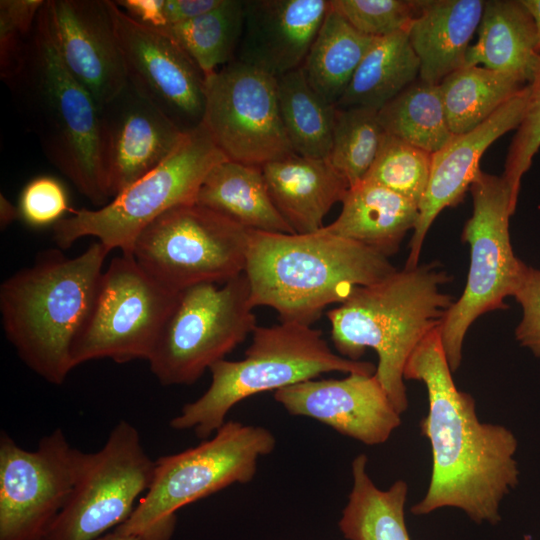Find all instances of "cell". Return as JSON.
<instances>
[{
	"label": "cell",
	"instance_id": "d6a6232c",
	"mask_svg": "<svg viewBox=\"0 0 540 540\" xmlns=\"http://www.w3.org/2000/svg\"><path fill=\"white\" fill-rule=\"evenodd\" d=\"M243 23L244 1L223 0L213 10L169 26L164 32L178 43L206 77L233 61Z\"/></svg>",
	"mask_w": 540,
	"mask_h": 540
},
{
	"label": "cell",
	"instance_id": "bcb514c9",
	"mask_svg": "<svg viewBox=\"0 0 540 540\" xmlns=\"http://www.w3.org/2000/svg\"><path fill=\"white\" fill-rule=\"evenodd\" d=\"M38 540H47V538H46V537H43V538H40V539H38Z\"/></svg>",
	"mask_w": 540,
	"mask_h": 540
},
{
	"label": "cell",
	"instance_id": "74e56055",
	"mask_svg": "<svg viewBox=\"0 0 540 540\" xmlns=\"http://www.w3.org/2000/svg\"><path fill=\"white\" fill-rule=\"evenodd\" d=\"M44 0L0 1V76L6 82L18 68Z\"/></svg>",
	"mask_w": 540,
	"mask_h": 540
},
{
	"label": "cell",
	"instance_id": "5bb4252c",
	"mask_svg": "<svg viewBox=\"0 0 540 540\" xmlns=\"http://www.w3.org/2000/svg\"><path fill=\"white\" fill-rule=\"evenodd\" d=\"M201 124L228 160L263 166L294 154L280 117L276 78L233 60L205 77Z\"/></svg>",
	"mask_w": 540,
	"mask_h": 540
},
{
	"label": "cell",
	"instance_id": "44dd1931",
	"mask_svg": "<svg viewBox=\"0 0 540 540\" xmlns=\"http://www.w3.org/2000/svg\"><path fill=\"white\" fill-rule=\"evenodd\" d=\"M330 0H246L238 61L277 78L302 67Z\"/></svg>",
	"mask_w": 540,
	"mask_h": 540
},
{
	"label": "cell",
	"instance_id": "d590c367",
	"mask_svg": "<svg viewBox=\"0 0 540 540\" xmlns=\"http://www.w3.org/2000/svg\"><path fill=\"white\" fill-rule=\"evenodd\" d=\"M331 8L360 33L381 38L407 30L418 0H330Z\"/></svg>",
	"mask_w": 540,
	"mask_h": 540
},
{
	"label": "cell",
	"instance_id": "603a6c76",
	"mask_svg": "<svg viewBox=\"0 0 540 540\" xmlns=\"http://www.w3.org/2000/svg\"><path fill=\"white\" fill-rule=\"evenodd\" d=\"M482 0H418L407 28L410 45L420 62L419 78L440 82L464 66L469 42L479 27Z\"/></svg>",
	"mask_w": 540,
	"mask_h": 540
},
{
	"label": "cell",
	"instance_id": "9a60e30c",
	"mask_svg": "<svg viewBox=\"0 0 540 540\" xmlns=\"http://www.w3.org/2000/svg\"><path fill=\"white\" fill-rule=\"evenodd\" d=\"M87 453L72 447L61 429L36 450L0 436V540H38L68 501Z\"/></svg>",
	"mask_w": 540,
	"mask_h": 540
},
{
	"label": "cell",
	"instance_id": "f35d334b",
	"mask_svg": "<svg viewBox=\"0 0 540 540\" xmlns=\"http://www.w3.org/2000/svg\"><path fill=\"white\" fill-rule=\"evenodd\" d=\"M18 208L26 224L36 228L54 226L69 210L68 196L57 179L40 176L23 188Z\"/></svg>",
	"mask_w": 540,
	"mask_h": 540
},
{
	"label": "cell",
	"instance_id": "cb8c5ba5",
	"mask_svg": "<svg viewBox=\"0 0 540 540\" xmlns=\"http://www.w3.org/2000/svg\"><path fill=\"white\" fill-rule=\"evenodd\" d=\"M342 210L324 233L358 242L389 258L419 217V204L381 185L362 180L350 187Z\"/></svg>",
	"mask_w": 540,
	"mask_h": 540
},
{
	"label": "cell",
	"instance_id": "b9f144b4",
	"mask_svg": "<svg viewBox=\"0 0 540 540\" xmlns=\"http://www.w3.org/2000/svg\"><path fill=\"white\" fill-rule=\"evenodd\" d=\"M223 0H164L163 12L167 27L181 24L201 16Z\"/></svg>",
	"mask_w": 540,
	"mask_h": 540
},
{
	"label": "cell",
	"instance_id": "4316f807",
	"mask_svg": "<svg viewBox=\"0 0 540 540\" xmlns=\"http://www.w3.org/2000/svg\"><path fill=\"white\" fill-rule=\"evenodd\" d=\"M368 458L359 454L352 461L353 486L342 510L338 527L347 540H411L405 522L408 485L395 481L379 489L367 473Z\"/></svg>",
	"mask_w": 540,
	"mask_h": 540
},
{
	"label": "cell",
	"instance_id": "e575fe53",
	"mask_svg": "<svg viewBox=\"0 0 540 540\" xmlns=\"http://www.w3.org/2000/svg\"><path fill=\"white\" fill-rule=\"evenodd\" d=\"M431 163V153L386 133L363 180L420 204L428 185Z\"/></svg>",
	"mask_w": 540,
	"mask_h": 540
},
{
	"label": "cell",
	"instance_id": "8fae6325",
	"mask_svg": "<svg viewBox=\"0 0 540 540\" xmlns=\"http://www.w3.org/2000/svg\"><path fill=\"white\" fill-rule=\"evenodd\" d=\"M250 230L192 203L150 223L129 254L164 287L180 292L202 283H225L244 273Z\"/></svg>",
	"mask_w": 540,
	"mask_h": 540
},
{
	"label": "cell",
	"instance_id": "4dcf8cb0",
	"mask_svg": "<svg viewBox=\"0 0 540 540\" xmlns=\"http://www.w3.org/2000/svg\"><path fill=\"white\" fill-rule=\"evenodd\" d=\"M276 84L280 117L293 151L327 158L336 106L310 86L302 67L277 77Z\"/></svg>",
	"mask_w": 540,
	"mask_h": 540
},
{
	"label": "cell",
	"instance_id": "7a4b0ae2",
	"mask_svg": "<svg viewBox=\"0 0 540 540\" xmlns=\"http://www.w3.org/2000/svg\"><path fill=\"white\" fill-rule=\"evenodd\" d=\"M45 3L20 64L5 83L47 160L100 208L111 200L100 108L62 62L51 36Z\"/></svg>",
	"mask_w": 540,
	"mask_h": 540
},
{
	"label": "cell",
	"instance_id": "d6986e66",
	"mask_svg": "<svg viewBox=\"0 0 540 540\" xmlns=\"http://www.w3.org/2000/svg\"><path fill=\"white\" fill-rule=\"evenodd\" d=\"M274 399L292 416L315 419L371 446L386 442L401 424L375 374L310 379L275 391Z\"/></svg>",
	"mask_w": 540,
	"mask_h": 540
},
{
	"label": "cell",
	"instance_id": "836d02e7",
	"mask_svg": "<svg viewBox=\"0 0 540 540\" xmlns=\"http://www.w3.org/2000/svg\"><path fill=\"white\" fill-rule=\"evenodd\" d=\"M378 111L366 107H336L327 159L352 187L361 182L385 136Z\"/></svg>",
	"mask_w": 540,
	"mask_h": 540
},
{
	"label": "cell",
	"instance_id": "83f0119b",
	"mask_svg": "<svg viewBox=\"0 0 540 540\" xmlns=\"http://www.w3.org/2000/svg\"><path fill=\"white\" fill-rule=\"evenodd\" d=\"M420 62L407 30L375 38L336 107L379 111L419 78Z\"/></svg>",
	"mask_w": 540,
	"mask_h": 540
},
{
	"label": "cell",
	"instance_id": "52a82bcc",
	"mask_svg": "<svg viewBox=\"0 0 540 540\" xmlns=\"http://www.w3.org/2000/svg\"><path fill=\"white\" fill-rule=\"evenodd\" d=\"M276 438L265 427L225 422L212 437L155 461L152 482L130 517L114 531L137 540H170L182 507L233 484L253 480Z\"/></svg>",
	"mask_w": 540,
	"mask_h": 540
},
{
	"label": "cell",
	"instance_id": "277c9868",
	"mask_svg": "<svg viewBox=\"0 0 540 540\" xmlns=\"http://www.w3.org/2000/svg\"><path fill=\"white\" fill-rule=\"evenodd\" d=\"M109 250L93 242L76 257L53 250L0 286L1 323L20 359L37 375L62 384L72 350L93 307Z\"/></svg>",
	"mask_w": 540,
	"mask_h": 540
},
{
	"label": "cell",
	"instance_id": "5b68a950",
	"mask_svg": "<svg viewBox=\"0 0 540 540\" xmlns=\"http://www.w3.org/2000/svg\"><path fill=\"white\" fill-rule=\"evenodd\" d=\"M450 279L432 264L404 267L356 288L326 313L332 342L342 357L359 361L368 348L377 353L375 375L400 414L408 408L406 363L420 342L441 327L454 303L441 290Z\"/></svg>",
	"mask_w": 540,
	"mask_h": 540
},
{
	"label": "cell",
	"instance_id": "6da1fadb",
	"mask_svg": "<svg viewBox=\"0 0 540 540\" xmlns=\"http://www.w3.org/2000/svg\"><path fill=\"white\" fill-rule=\"evenodd\" d=\"M404 379L420 381L427 389L428 413L420 429L432 450L430 484L411 513L422 516L453 507L476 524L496 525L501 501L519 482L515 435L503 425L478 419L474 398L453 381L440 328L412 352Z\"/></svg>",
	"mask_w": 540,
	"mask_h": 540
},
{
	"label": "cell",
	"instance_id": "484cf974",
	"mask_svg": "<svg viewBox=\"0 0 540 540\" xmlns=\"http://www.w3.org/2000/svg\"><path fill=\"white\" fill-rule=\"evenodd\" d=\"M196 203L255 231L295 234L275 207L261 166L225 160L206 176Z\"/></svg>",
	"mask_w": 540,
	"mask_h": 540
},
{
	"label": "cell",
	"instance_id": "8992f818",
	"mask_svg": "<svg viewBox=\"0 0 540 540\" xmlns=\"http://www.w3.org/2000/svg\"><path fill=\"white\" fill-rule=\"evenodd\" d=\"M209 371L208 389L185 404L170 421L173 429H193L202 440L210 438L225 423L226 415L236 404L252 395L275 392L328 372L372 375L376 366L334 353L319 329L280 321L255 328L243 359L220 360Z\"/></svg>",
	"mask_w": 540,
	"mask_h": 540
},
{
	"label": "cell",
	"instance_id": "ffe728a7",
	"mask_svg": "<svg viewBox=\"0 0 540 540\" xmlns=\"http://www.w3.org/2000/svg\"><path fill=\"white\" fill-rule=\"evenodd\" d=\"M529 96L526 85L475 129L453 135L432 154L430 177L419 204V217L409 242L405 268L418 266L426 234L435 218L447 207L460 203L480 170L479 161L499 137L520 125Z\"/></svg>",
	"mask_w": 540,
	"mask_h": 540
},
{
	"label": "cell",
	"instance_id": "7402d4cb",
	"mask_svg": "<svg viewBox=\"0 0 540 540\" xmlns=\"http://www.w3.org/2000/svg\"><path fill=\"white\" fill-rule=\"evenodd\" d=\"M269 195L295 234L321 230L332 206L350 188L327 158L296 153L262 166Z\"/></svg>",
	"mask_w": 540,
	"mask_h": 540
},
{
	"label": "cell",
	"instance_id": "7bdbcfd3",
	"mask_svg": "<svg viewBox=\"0 0 540 540\" xmlns=\"http://www.w3.org/2000/svg\"><path fill=\"white\" fill-rule=\"evenodd\" d=\"M20 217L19 208L14 206L2 193L0 195V227L5 229Z\"/></svg>",
	"mask_w": 540,
	"mask_h": 540
},
{
	"label": "cell",
	"instance_id": "ac0fdd59",
	"mask_svg": "<svg viewBox=\"0 0 540 540\" xmlns=\"http://www.w3.org/2000/svg\"><path fill=\"white\" fill-rule=\"evenodd\" d=\"M100 114L111 200L165 160L186 133L130 82Z\"/></svg>",
	"mask_w": 540,
	"mask_h": 540
},
{
	"label": "cell",
	"instance_id": "ee69618b",
	"mask_svg": "<svg viewBox=\"0 0 540 540\" xmlns=\"http://www.w3.org/2000/svg\"><path fill=\"white\" fill-rule=\"evenodd\" d=\"M522 2L534 18L537 28L538 48L540 50V0H522Z\"/></svg>",
	"mask_w": 540,
	"mask_h": 540
},
{
	"label": "cell",
	"instance_id": "1f68e13d",
	"mask_svg": "<svg viewBox=\"0 0 540 540\" xmlns=\"http://www.w3.org/2000/svg\"><path fill=\"white\" fill-rule=\"evenodd\" d=\"M378 118L385 133L431 154L453 137L439 85L420 78L385 104Z\"/></svg>",
	"mask_w": 540,
	"mask_h": 540
},
{
	"label": "cell",
	"instance_id": "d4e9b609",
	"mask_svg": "<svg viewBox=\"0 0 540 540\" xmlns=\"http://www.w3.org/2000/svg\"><path fill=\"white\" fill-rule=\"evenodd\" d=\"M477 42L469 46L464 66H478L518 76L529 84L539 62L537 28L522 0L484 2Z\"/></svg>",
	"mask_w": 540,
	"mask_h": 540
},
{
	"label": "cell",
	"instance_id": "f1b7e54d",
	"mask_svg": "<svg viewBox=\"0 0 540 540\" xmlns=\"http://www.w3.org/2000/svg\"><path fill=\"white\" fill-rule=\"evenodd\" d=\"M374 40L330 7L302 65L310 86L336 106Z\"/></svg>",
	"mask_w": 540,
	"mask_h": 540
},
{
	"label": "cell",
	"instance_id": "3957f363",
	"mask_svg": "<svg viewBox=\"0 0 540 540\" xmlns=\"http://www.w3.org/2000/svg\"><path fill=\"white\" fill-rule=\"evenodd\" d=\"M389 258L350 239L250 230L244 273L255 308L275 310L281 322L311 326L333 303L396 271Z\"/></svg>",
	"mask_w": 540,
	"mask_h": 540
},
{
	"label": "cell",
	"instance_id": "ab89813d",
	"mask_svg": "<svg viewBox=\"0 0 540 540\" xmlns=\"http://www.w3.org/2000/svg\"><path fill=\"white\" fill-rule=\"evenodd\" d=\"M513 297L523 311L515 337L521 346L540 358V269L527 266Z\"/></svg>",
	"mask_w": 540,
	"mask_h": 540
},
{
	"label": "cell",
	"instance_id": "60d3db41",
	"mask_svg": "<svg viewBox=\"0 0 540 540\" xmlns=\"http://www.w3.org/2000/svg\"><path fill=\"white\" fill-rule=\"evenodd\" d=\"M116 4L135 21L150 28L164 31V0H117Z\"/></svg>",
	"mask_w": 540,
	"mask_h": 540
},
{
	"label": "cell",
	"instance_id": "ba28073f",
	"mask_svg": "<svg viewBox=\"0 0 540 540\" xmlns=\"http://www.w3.org/2000/svg\"><path fill=\"white\" fill-rule=\"evenodd\" d=\"M228 160L200 123L157 167L98 209L82 208L58 221L53 240L62 249L95 237L110 252L129 254L138 235L165 212L196 203L208 173Z\"/></svg>",
	"mask_w": 540,
	"mask_h": 540
},
{
	"label": "cell",
	"instance_id": "30bf717a",
	"mask_svg": "<svg viewBox=\"0 0 540 540\" xmlns=\"http://www.w3.org/2000/svg\"><path fill=\"white\" fill-rule=\"evenodd\" d=\"M242 273L218 287L202 283L179 292L153 351L150 370L165 386L191 385L258 326Z\"/></svg>",
	"mask_w": 540,
	"mask_h": 540
},
{
	"label": "cell",
	"instance_id": "f546056e",
	"mask_svg": "<svg viewBox=\"0 0 540 540\" xmlns=\"http://www.w3.org/2000/svg\"><path fill=\"white\" fill-rule=\"evenodd\" d=\"M528 85L516 75L483 66H463L439 84L453 135L475 129Z\"/></svg>",
	"mask_w": 540,
	"mask_h": 540
},
{
	"label": "cell",
	"instance_id": "8d00e7d4",
	"mask_svg": "<svg viewBox=\"0 0 540 540\" xmlns=\"http://www.w3.org/2000/svg\"><path fill=\"white\" fill-rule=\"evenodd\" d=\"M528 86L529 96L525 113L509 147L502 175L511 188L512 199L516 205L521 179L540 148V56Z\"/></svg>",
	"mask_w": 540,
	"mask_h": 540
},
{
	"label": "cell",
	"instance_id": "e0dca14e",
	"mask_svg": "<svg viewBox=\"0 0 540 540\" xmlns=\"http://www.w3.org/2000/svg\"><path fill=\"white\" fill-rule=\"evenodd\" d=\"M45 8L62 62L102 107L128 83L108 0H46Z\"/></svg>",
	"mask_w": 540,
	"mask_h": 540
},
{
	"label": "cell",
	"instance_id": "2e32d148",
	"mask_svg": "<svg viewBox=\"0 0 540 540\" xmlns=\"http://www.w3.org/2000/svg\"><path fill=\"white\" fill-rule=\"evenodd\" d=\"M128 82L183 131L198 126L205 105V77L166 32L140 24L108 0Z\"/></svg>",
	"mask_w": 540,
	"mask_h": 540
},
{
	"label": "cell",
	"instance_id": "7c38bea8",
	"mask_svg": "<svg viewBox=\"0 0 540 540\" xmlns=\"http://www.w3.org/2000/svg\"><path fill=\"white\" fill-rule=\"evenodd\" d=\"M178 296L147 274L131 254L114 257L102 273L74 344V368L104 358L117 363L148 360Z\"/></svg>",
	"mask_w": 540,
	"mask_h": 540
},
{
	"label": "cell",
	"instance_id": "f6af8a7d",
	"mask_svg": "<svg viewBox=\"0 0 540 540\" xmlns=\"http://www.w3.org/2000/svg\"><path fill=\"white\" fill-rule=\"evenodd\" d=\"M97 540H137V539L133 536L121 534L113 530L112 532L106 533L105 535L101 536Z\"/></svg>",
	"mask_w": 540,
	"mask_h": 540
},
{
	"label": "cell",
	"instance_id": "9c48e42d",
	"mask_svg": "<svg viewBox=\"0 0 540 540\" xmlns=\"http://www.w3.org/2000/svg\"><path fill=\"white\" fill-rule=\"evenodd\" d=\"M473 213L462 230L470 247V266L465 288L448 310L440 327L444 353L455 372L462 361L465 335L481 315L507 309L504 300L514 296L527 265L514 254L509 218L516 204L503 176L479 170L469 188Z\"/></svg>",
	"mask_w": 540,
	"mask_h": 540
},
{
	"label": "cell",
	"instance_id": "4fadbf2b",
	"mask_svg": "<svg viewBox=\"0 0 540 540\" xmlns=\"http://www.w3.org/2000/svg\"><path fill=\"white\" fill-rule=\"evenodd\" d=\"M155 469L138 430L122 420L103 447L87 458L65 506L50 526L47 540H97L132 514Z\"/></svg>",
	"mask_w": 540,
	"mask_h": 540
}]
</instances>
